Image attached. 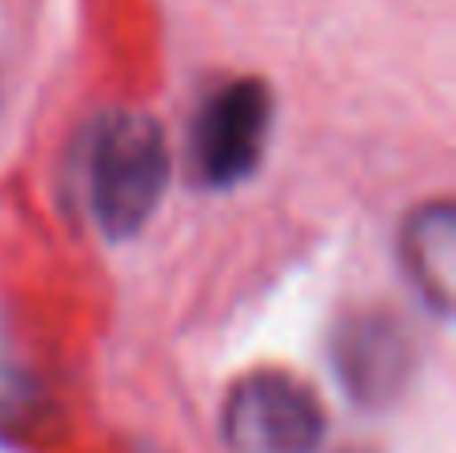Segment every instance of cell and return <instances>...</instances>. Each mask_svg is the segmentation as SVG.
I'll return each instance as SVG.
<instances>
[{"instance_id": "cell-1", "label": "cell", "mask_w": 456, "mask_h": 453, "mask_svg": "<svg viewBox=\"0 0 456 453\" xmlns=\"http://www.w3.org/2000/svg\"><path fill=\"white\" fill-rule=\"evenodd\" d=\"M168 181L160 125L144 112H112L93 136L88 197L104 233L128 237L152 217Z\"/></svg>"}, {"instance_id": "cell-2", "label": "cell", "mask_w": 456, "mask_h": 453, "mask_svg": "<svg viewBox=\"0 0 456 453\" xmlns=\"http://www.w3.org/2000/svg\"><path fill=\"white\" fill-rule=\"evenodd\" d=\"M224 438L236 453H316L324 438L321 401L284 374H252L228 393Z\"/></svg>"}, {"instance_id": "cell-3", "label": "cell", "mask_w": 456, "mask_h": 453, "mask_svg": "<svg viewBox=\"0 0 456 453\" xmlns=\"http://www.w3.org/2000/svg\"><path fill=\"white\" fill-rule=\"evenodd\" d=\"M268 117H273V101L260 80H232L221 93H213L192 128L197 173L216 189L244 181L260 165Z\"/></svg>"}, {"instance_id": "cell-4", "label": "cell", "mask_w": 456, "mask_h": 453, "mask_svg": "<svg viewBox=\"0 0 456 453\" xmlns=\"http://www.w3.org/2000/svg\"><path fill=\"white\" fill-rule=\"evenodd\" d=\"M409 342L388 317H361L340 334L337 366L356 401H388L409 377Z\"/></svg>"}, {"instance_id": "cell-5", "label": "cell", "mask_w": 456, "mask_h": 453, "mask_svg": "<svg viewBox=\"0 0 456 453\" xmlns=\"http://www.w3.org/2000/svg\"><path fill=\"white\" fill-rule=\"evenodd\" d=\"M404 261H409L412 281L420 293L436 305L449 309L452 301V269H456V217L452 205H428L409 221L404 233Z\"/></svg>"}]
</instances>
